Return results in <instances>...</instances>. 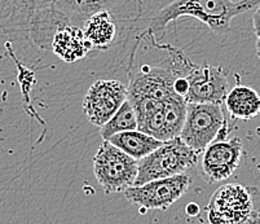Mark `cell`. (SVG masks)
<instances>
[{
    "label": "cell",
    "mask_w": 260,
    "mask_h": 224,
    "mask_svg": "<svg viewBox=\"0 0 260 224\" xmlns=\"http://www.w3.org/2000/svg\"><path fill=\"white\" fill-rule=\"evenodd\" d=\"M70 25L53 0H11L0 18V33L23 34L39 49H51L61 27Z\"/></svg>",
    "instance_id": "obj_1"
},
{
    "label": "cell",
    "mask_w": 260,
    "mask_h": 224,
    "mask_svg": "<svg viewBox=\"0 0 260 224\" xmlns=\"http://www.w3.org/2000/svg\"><path fill=\"white\" fill-rule=\"evenodd\" d=\"M259 4L260 0H174L153 16L149 31L163 33L171 22L191 17L205 23L215 34L224 35L231 31L233 18Z\"/></svg>",
    "instance_id": "obj_2"
},
{
    "label": "cell",
    "mask_w": 260,
    "mask_h": 224,
    "mask_svg": "<svg viewBox=\"0 0 260 224\" xmlns=\"http://www.w3.org/2000/svg\"><path fill=\"white\" fill-rule=\"evenodd\" d=\"M138 117V129L160 141L180 135L188 103L180 95L167 100H129Z\"/></svg>",
    "instance_id": "obj_3"
},
{
    "label": "cell",
    "mask_w": 260,
    "mask_h": 224,
    "mask_svg": "<svg viewBox=\"0 0 260 224\" xmlns=\"http://www.w3.org/2000/svg\"><path fill=\"white\" fill-rule=\"evenodd\" d=\"M198 161L200 153L186 145L180 136L169 139L152 153L139 159L138 178L134 185L186 173L189 169L197 166Z\"/></svg>",
    "instance_id": "obj_4"
},
{
    "label": "cell",
    "mask_w": 260,
    "mask_h": 224,
    "mask_svg": "<svg viewBox=\"0 0 260 224\" xmlns=\"http://www.w3.org/2000/svg\"><path fill=\"white\" fill-rule=\"evenodd\" d=\"M229 133L221 104L188 103L185 121L179 136L191 149L201 154L214 140L228 138Z\"/></svg>",
    "instance_id": "obj_5"
},
{
    "label": "cell",
    "mask_w": 260,
    "mask_h": 224,
    "mask_svg": "<svg viewBox=\"0 0 260 224\" xmlns=\"http://www.w3.org/2000/svg\"><path fill=\"white\" fill-rule=\"evenodd\" d=\"M139 161L104 140L93 157V174L106 195L124 192L138 178Z\"/></svg>",
    "instance_id": "obj_6"
},
{
    "label": "cell",
    "mask_w": 260,
    "mask_h": 224,
    "mask_svg": "<svg viewBox=\"0 0 260 224\" xmlns=\"http://www.w3.org/2000/svg\"><path fill=\"white\" fill-rule=\"evenodd\" d=\"M190 183V176L183 173L131 185L123 193L127 201L138 206L143 213L146 210H167L185 195Z\"/></svg>",
    "instance_id": "obj_7"
},
{
    "label": "cell",
    "mask_w": 260,
    "mask_h": 224,
    "mask_svg": "<svg viewBox=\"0 0 260 224\" xmlns=\"http://www.w3.org/2000/svg\"><path fill=\"white\" fill-rule=\"evenodd\" d=\"M206 211L211 224H237L252 221V196L249 188L240 184H224L211 196Z\"/></svg>",
    "instance_id": "obj_8"
},
{
    "label": "cell",
    "mask_w": 260,
    "mask_h": 224,
    "mask_svg": "<svg viewBox=\"0 0 260 224\" xmlns=\"http://www.w3.org/2000/svg\"><path fill=\"white\" fill-rule=\"evenodd\" d=\"M70 25L79 27L101 11H108L117 21L135 22L141 16L140 0H53Z\"/></svg>",
    "instance_id": "obj_9"
},
{
    "label": "cell",
    "mask_w": 260,
    "mask_h": 224,
    "mask_svg": "<svg viewBox=\"0 0 260 224\" xmlns=\"http://www.w3.org/2000/svg\"><path fill=\"white\" fill-rule=\"evenodd\" d=\"M176 75L172 72L167 61L159 65H144L138 70H129V82L127 86L128 100H167L171 96L177 95L174 89Z\"/></svg>",
    "instance_id": "obj_10"
},
{
    "label": "cell",
    "mask_w": 260,
    "mask_h": 224,
    "mask_svg": "<svg viewBox=\"0 0 260 224\" xmlns=\"http://www.w3.org/2000/svg\"><path fill=\"white\" fill-rule=\"evenodd\" d=\"M127 100V86L115 79H99L87 91L83 112L89 123L101 127Z\"/></svg>",
    "instance_id": "obj_11"
},
{
    "label": "cell",
    "mask_w": 260,
    "mask_h": 224,
    "mask_svg": "<svg viewBox=\"0 0 260 224\" xmlns=\"http://www.w3.org/2000/svg\"><path fill=\"white\" fill-rule=\"evenodd\" d=\"M202 153V178L212 184L233 175L242 158L243 145L237 136L232 139H216Z\"/></svg>",
    "instance_id": "obj_12"
},
{
    "label": "cell",
    "mask_w": 260,
    "mask_h": 224,
    "mask_svg": "<svg viewBox=\"0 0 260 224\" xmlns=\"http://www.w3.org/2000/svg\"><path fill=\"white\" fill-rule=\"evenodd\" d=\"M186 79L189 83L186 103L223 104L228 92V74L223 68L196 63Z\"/></svg>",
    "instance_id": "obj_13"
},
{
    "label": "cell",
    "mask_w": 260,
    "mask_h": 224,
    "mask_svg": "<svg viewBox=\"0 0 260 224\" xmlns=\"http://www.w3.org/2000/svg\"><path fill=\"white\" fill-rule=\"evenodd\" d=\"M92 47L82 27L77 25H66L57 30L51 43V51L65 62H77L88 55Z\"/></svg>",
    "instance_id": "obj_14"
},
{
    "label": "cell",
    "mask_w": 260,
    "mask_h": 224,
    "mask_svg": "<svg viewBox=\"0 0 260 224\" xmlns=\"http://www.w3.org/2000/svg\"><path fill=\"white\" fill-rule=\"evenodd\" d=\"M224 104L232 119L250 121L260 114V95L249 86L233 87L224 99Z\"/></svg>",
    "instance_id": "obj_15"
},
{
    "label": "cell",
    "mask_w": 260,
    "mask_h": 224,
    "mask_svg": "<svg viewBox=\"0 0 260 224\" xmlns=\"http://www.w3.org/2000/svg\"><path fill=\"white\" fill-rule=\"evenodd\" d=\"M84 37L92 49H106L117 39V20L108 11H101L92 15L82 26Z\"/></svg>",
    "instance_id": "obj_16"
},
{
    "label": "cell",
    "mask_w": 260,
    "mask_h": 224,
    "mask_svg": "<svg viewBox=\"0 0 260 224\" xmlns=\"http://www.w3.org/2000/svg\"><path fill=\"white\" fill-rule=\"evenodd\" d=\"M108 141H110L113 145L119 148L120 150L129 154L138 161L157 149L163 143V141L155 139L154 136L149 135L139 129L114 134L108 139Z\"/></svg>",
    "instance_id": "obj_17"
},
{
    "label": "cell",
    "mask_w": 260,
    "mask_h": 224,
    "mask_svg": "<svg viewBox=\"0 0 260 224\" xmlns=\"http://www.w3.org/2000/svg\"><path fill=\"white\" fill-rule=\"evenodd\" d=\"M138 129V117L132 107L131 101L127 99L120 105L119 109L112 115V118L105 124L100 127V135L104 140H108L114 134Z\"/></svg>",
    "instance_id": "obj_18"
},
{
    "label": "cell",
    "mask_w": 260,
    "mask_h": 224,
    "mask_svg": "<svg viewBox=\"0 0 260 224\" xmlns=\"http://www.w3.org/2000/svg\"><path fill=\"white\" fill-rule=\"evenodd\" d=\"M252 26H254L255 34H260V4L256 7V11L252 16Z\"/></svg>",
    "instance_id": "obj_19"
},
{
    "label": "cell",
    "mask_w": 260,
    "mask_h": 224,
    "mask_svg": "<svg viewBox=\"0 0 260 224\" xmlns=\"http://www.w3.org/2000/svg\"><path fill=\"white\" fill-rule=\"evenodd\" d=\"M186 214H188L189 216H196L200 214V206H198L197 204H189L188 206H186Z\"/></svg>",
    "instance_id": "obj_20"
},
{
    "label": "cell",
    "mask_w": 260,
    "mask_h": 224,
    "mask_svg": "<svg viewBox=\"0 0 260 224\" xmlns=\"http://www.w3.org/2000/svg\"><path fill=\"white\" fill-rule=\"evenodd\" d=\"M9 2H11V0H0V18H2V16L4 15L6 9L8 8Z\"/></svg>",
    "instance_id": "obj_21"
},
{
    "label": "cell",
    "mask_w": 260,
    "mask_h": 224,
    "mask_svg": "<svg viewBox=\"0 0 260 224\" xmlns=\"http://www.w3.org/2000/svg\"><path fill=\"white\" fill-rule=\"evenodd\" d=\"M256 55L260 60V34L256 35Z\"/></svg>",
    "instance_id": "obj_22"
}]
</instances>
